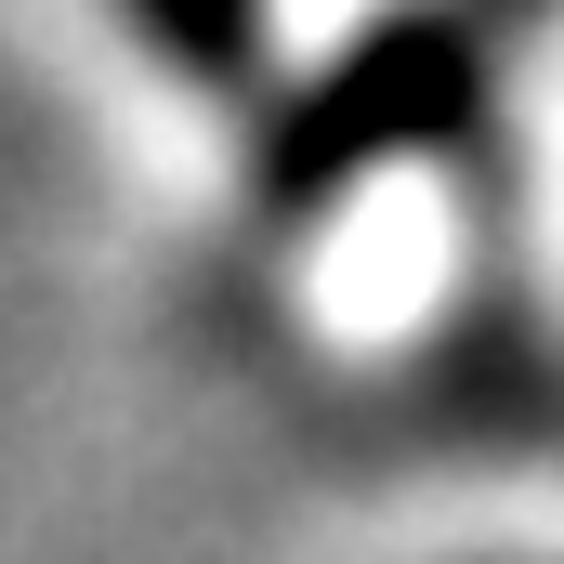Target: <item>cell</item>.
I'll return each instance as SVG.
<instances>
[{
    "mask_svg": "<svg viewBox=\"0 0 564 564\" xmlns=\"http://www.w3.org/2000/svg\"><path fill=\"white\" fill-rule=\"evenodd\" d=\"M459 13H473V26H512V13H539V0H459Z\"/></svg>",
    "mask_w": 564,
    "mask_h": 564,
    "instance_id": "obj_2",
    "label": "cell"
},
{
    "mask_svg": "<svg viewBox=\"0 0 564 564\" xmlns=\"http://www.w3.org/2000/svg\"><path fill=\"white\" fill-rule=\"evenodd\" d=\"M119 26H132V53L158 79H184L197 106H263V0H119Z\"/></svg>",
    "mask_w": 564,
    "mask_h": 564,
    "instance_id": "obj_1",
    "label": "cell"
}]
</instances>
